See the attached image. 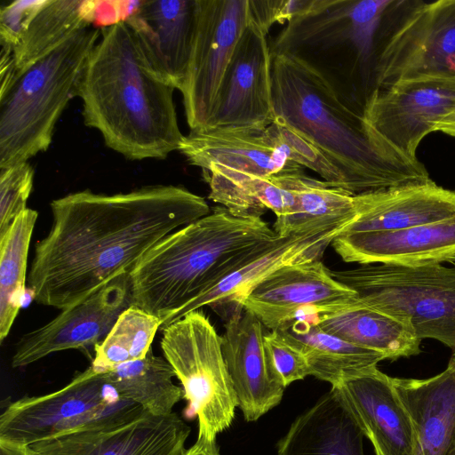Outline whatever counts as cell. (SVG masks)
<instances>
[{"mask_svg": "<svg viewBox=\"0 0 455 455\" xmlns=\"http://www.w3.org/2000/svg\"><path fill=\"white\" fill-rule=\"evenodd\" d=\"M52 227L28 274L36 303L65 310L124 274L166 235L208 215L182 186L150 185L112 195L90 189L50 203Z\"/></svg>", "mask_w": 455, "mask_h": 455, "instance_id": "obj_1", "label": "cell"}, {"mask_svg": "<svg viewBox=\"0 0 455 455\" xmlns=\"http://www.w3.org/2000/svg\"><path fill=\"white\" fill-rule=\"evenodd\" d=\"M271 53L275 116L331 163L341 189L359 195L431 180L419 159L410 160L371 138L362 113L347 104L318 65L291 52Z\"/></svg>", "mask_w": 455, "mask_h": 455, "instance_id": "obj_2", "label": "cell"}, {"mask_svg": "<svg viewBox=\"0 0 455 455\" xmlns=\"http://www.w3.org/2000/svg\"><path fill=\"white\" fill-rule=\"evenodd\" d=\"M174 90L150 66L126 22L102 28L79 83L84 123L129 160L164 159L184 137Z\"/></svg>", "mask_w": 455, "mask_h": 455, "instance_id": "obj_3", "label": "cell"}, {"mask_svg": "<svg viewBox=\"0 0 455 455\" xmlns=\"http://www.w3.org/2000/svg\"><path fill=\"white\" fill-rule=\"evenodd\" d=\"M259 216L223 206L158 242L129 273L132 305L163 323L280 239Z\"/></svg>", "mask_w": 455, "mask_h": 455, "instance_id": "obj_4", "label": "cell"}, {"mask_svg": "<svg viewBox=\"0 0 455 455\" xmlns=\"http://www.w3.org/2000/svg\"><path fill=\"white\" fill-rule=\"evenodd\" d=\"M101 28H86L18 74L0 96V169L28 162L50 147Z\"/></svg>", "mask_w": 455, "mask_h": 455, "instance_id": "obj_5", "label": "cell"}, {"mask_svg": "<svg viewBox=\"0 0 455 455\" xmlns=\"http://www.w3.org/2000/svg\"><path fill=\"white\" fill-rule=\"evenodd\" d=\"M363 304L407 323L418 338L455 352V265H362L331 270Z\"/></svg>", "mask_w": 455, "mask_h": 455, "instance_id": "obj_6", "label": "cell"}, {"mask_svg": "<svg viewBox=\"0 0 455 455\" xmlns=\"http://www.w3.org/2000/svg\"><path fill=\"white\" fill-rule=\"evenodd\" d=\"M146 413L140 405L122 398L103 373L90 366L57 391L10 403L0 416V439L28 446L125 424Z\"/></svg>", "mask_w": 455, "mask_h": 455, "instance_id": "obj_7", "label": "cell"}, {"mask_svg": "<svg viewBox=\"0 0 455 455\" xmlns=\"http://www.w3.org/2000/svg\"><path fill=\"white\" fill-rule=\"evenodd\" d=\"M160 345L198 419V435L216 440L230 427L237 407L223 353L222 339L201 310L163 327Z\"/></svg>", "mask_w": 455, "mask_h": 455, "instance_id": "obj_8", "label": "cell"}, {"mask_svg": "<svg viewBox=\"0 0 455 455\" xmlns=\"http://www.w3.org/2000/svg\"><path fill=\"white\" fill-rule=\"evenodd\" d=\"M178 150L202 171L220 165L266 177L312 170L320 162L318 150L277 116L266 127L190 131Z\"/></svg>", "mask_w": 455, "mask_h": 455, "instance_id": "obj_9", "label": "cell"}, {"mask_svg": "<svg viewBox=\"0 0 455 455\" xmlns=\"http://www.w3.org/2000/svg\"><path fill=\"white\" fill-rule=\"evenodd\" d=\"M251 19L250 0H196L192 50L180 90L191 131L207 126L232 55Z\"/></svg>", "mask_w": 455, "mask_h": 455, "instance_id": "obj_10", "label": "cell"}, {"mask_svg": "<svg viewBox=\"0 0 455 455\" xmlns=\"http://www.w3.org/2000/svg\"><path fill=\"white\" fill-rule=\"evenodd\" d=\"M374 75L377 89L405 79H455V0L416 2L387 37Z\"/></svg>", "mask_w": 455, "mask_h": 455, "instance_id": "obj_11", "label": "cell"}, {"mask_svg": "<svg viewBox=\"0 0 455 455\" xmlns=\"http://www.w3.org/2000/svg\"><path fill=\"white\" fill-rule=\"evenodd\" d=\"M455 108V79L400 80L370 94L362 111L366 132L377 143L410 160L435 125Z\"/></svg>", "mask_w": 455, "mask_h": 455, "instance_id": "obj_12", "label": "cell"}, {"mask_svg": "<svg viewBox=\"0 0 455 455\" xmlns=\"http://www.w3.org/2000/svg\"><path fill=\"white\" fill-rule=\"evenodd\" d=\"M395 0H311L270 44L271 52L299 56L309 51L352 50L360 64L373 56L375 39Z\"/></svg>", "mask_w": 455, "mask_h": 455, "instance_id": "obj_13", "label": "cell"}, {"mask_svg": "<svg viewBox=\"0 0 455 455\" xmlns=\"http://www.w3.org/2000/svg\"><path fill=\"white\" fill-rule=\"evenodd\" d=\"M358 300L355 291L336 280L322 260L283 266L260 280L243 301L269 331L292 320L348 307Z\"/></svg>", "mask_w": 455, "mask_h": 455, "instance_id": "obj_14", "label": "cell"}, {"mask_svg": "<svg viewBox=\"0 0 455 455\" xmlns=\"http://www.w3.org/2000/svg\"><path fill=\"white\" fill-rule=\"evenodd\" d=\"M132 305L129 273L116 278L84 301L61 312L41 327L23 334L12 356V367L22 368L63 350L91 351L109 333Z\"/></svg>", "mask_w": 455, "mask_h": 455, "instance_id": "obj_15", "label": "cell"}, {"mask_svg": "<svg viewBox=\"0 0 455 455\" xmlns=\"http://www.w3.org/2000/svg\"><path fill=\"white\" fill-rule=\"evenodd\" d=\"M267 35L251 15L232 55L205 128L266 127L274 122L272 53Z\"/></svg>", "mask_w": 455, "mask_h": 455, "instance_id": "obj_16", "label": "cell"}, {"mask_svg": "<svg viewBox=\"0 0 455 455\" xmlns=\"http://www.w3.org/2000/svg\"><path fill=\"white\" fill-rule=\"evenodd\" d=\"M190 427L175 412L70 433L28 445L31 455H183Z\"/></svg>", "mask_w": 455, "mask_h": 455, "instance_id": "obj_17", "label": "cell"}, {"mask_svg": "<svg viewBox=\"0 0 455 455\" xmlns=\"http://www.w3.org/2000/svg\"><path fill=\"white\" fill-rule=\"evenodd\" d=\"M331 389L376 455H414V428L391 377L374 366Z\"/></svg>", "mask_w": 455, "mask_h": 455, "instance_id": "obj_18", "label": "cell"}, {"mask_svg": "<svg viewBox=\"0 0 455 455\" xmlns=\"http://www.w3.org/2000/svg\"><path fill=\"white\" fill-rule=\"evenodd\" d=\"M349 225L321 232L281 236L266 251L184 305L163 323L161 329L204 306L224 315L227 321L234 315L241 314L243 299L260 280L283 266L320 260L334 238Z\"/></svg>", "mask_w": 455, "mask_h": 455, "instance_id": "obj_19", "label": "cell"}, {"mask_svg": "<svg viewBox=\"0 0 455 455\" xmlns=\"http://www.w3.org/2000/svg\"><path fill=\"white\" fill-rule=\"evenodd\" d=\"M264 325L243 310L225 323L222 353L237 407L246 421H256L282 400L284 387L274 376L264 347Z\"/></svg>", "mask_w": 455, "mask_h": 455, "instance_id": "obj_20", "label": "cell"}, {"mask_svg": "<svg viewBox=\"0 0 455 455\" xmlns=\"http://www.w3.org/2000/svg\"><path fill=\"white\" fill-rule=\"evenodd\" d=\"M331 245L347 263L413 267L447 262L455 254V216L401 230L343 232Z\"/></svg>", "mask_w": 455, "mask_h": 455, "instance_id": "obj_21", "label": "cell"}, {"mask_svg": "<svg viewBox=\"0 0 455 455\" xmlns=\"http://www.w3.org/2000/svg\"><path fill=\"white\" fill-rule=\"evenodd\" d=\"M196 20V0H144L126 20L150 66L179 91L190 59Z\"/></svg>", "mask_w": 455, "mask_h": 455, "instance_id": "obj_22", "label": "cell"}, {"mask_svg": "<svg viewBox=\"0 0 455 455\" xmlns=\"http://www.w3.org/2000/svg\"><path fill=\"white\" fill-rule=\"evenodd\" d=\"M355 220L344 232L394 231L455 216V191L432 180L354 196Z\"/></svg>", "mask_w": 455, "mask_h": 455, "instance_id": "obj_23", "label": "cell"}, {"mask_svg": "<svg viewBox=\"0 0 455 455\" xmlns=\"http://www.w3.org/2000/svg\"><path fill=\"white\" fill-rule=\"evenodd\" d=\"M391 379L414 428V455H455V369L425 379Z\"/></svg>", "mask_w": 455, "mask_h": 455, "instance_id": "obj_24", "label": "cell"}, {"mask_svg": "<svg viewBox=\"0 0 455 455\" xmlns=\"http://www.w3.org/2000/svg\"><path fill=\"white\" fill-rule=\"evenodd\" d=\"M363 437L331 388L295 419L276 455H365Z\"/></svg>", "mask_w": 455, "mask_h": 455, "instance_id": "obj_25", "label": "cell"}, {"mask_svg": "<svg viewBox=\"0 0 455 455\" xmlns=\"http://www.w3.org/2000/svg\"><path fill=\"white\" fill-rule=\"evenodd\" d=\"M315 315H301L278 330L304 354L311 376L333 387L387 359L378 351L323 331Z\"/></svg>", "mask_w": 455, "mask_h": 455, "instance_id": "obj_26", "label": "cell"}, {"mask_svg": "<svg viewBox=\"0 0 455 455\" xmlns=\"http://www.w3.org/2000/svg\"><path fill=\"white\" fill-rule=\"evenodd\" d=\"M315 319L323 331L378 351L387 359L408 357L420 352L421 340L407 323L359 299L346 307L315 314Z\"/></svg>", "mask_w": 455, "mask_h": 455, "instance_id": "obj_27", "label": "cell"}, {"mask_svg": "<svg viewBox=\"0 0 455 455\" xmlns=\"http://www.w3.org/2000/svg\"><path fill=\"white\" fill-rule=\"evenodd\" d=\"M290 172L266 177L210 165L203 176L210 187L209 198L232 213L261 217L270 210L278 219L289 215L295 204Z\"/></svg>", "mask_w": 455, "mask_h": 455, "instance_id": "obj_28", "label": "cell"}, {"mask_svg": "<svg viewBox=\"0 0 455 455\" xmlns=\"http://www.w3.org/2000/svg\"><path fill=\"white\" fill-rule=\"evenodd\" d=\"M289 182L295 204L289 215L275 220L273 229L278 235L321 232L355 220V195L307 176L304 171L290 172Z\"/></svg>", "mask_w": 455, "mask_h": 455, "instance_id": "obj_29", "label": "cell"}, {"mask_svg": "<svg viewBox=\"0 0 455 455\" xmlns=\"http://www.w3.org/2000/svg\"><path fill=\"white\" fill-rule=\"evenodd\" d=\"M92 26L93 0H47L12 50L16 76L68 37Z\"/></svg>", "mask_w": 455, "mask_h": 455, "instance_id": "obj_30", "label": "cell"}, {"mask_svg": "<svg viewBox=\"0 0 455 455\" xmlns=\"http://www.w3.org/2000/svg\"><path fill=\"white\" fill-rule=\"evenodd\" d=\"M103 373L108 382L124 399L140 405L148 414H171L183 397L182 387L175 385V372L164 357L152 348L141 359L119 364Z\"/></svg>", "mask_w": 455, "mask_h": 455, "instance_id": "obj_31", "label": "cell"}, {"mask_svg": "<svg viewBox=\"0 0 455 455\" xmlns=\"http://www.w3.org/2000/svg\"><path fill=\"white\" fill-rule=\"evenodd\" d=\"M38 212L27 208L0 235V341L9 335L21 307L28 255Z\"/></svg>", "mask_w": 455, "mask_h": 455, "instance_id": "obj_32", "label": "cell"}, {"mask_svg": "<svg viewBox=\"0 0 455 455\" xmlns=\"http://www.w3.org/2000/svg\"><path fill=\"white\" fill-rule=\"evenodd\" d=\"M161 326L160 318L131 305L120 315L107 337L95 347L91 367L100 373L145 357Z\"/></svg>", "mask_w": 455, "mask_h": 455, "instance_id": "obj_33", "label": "cell"}, {"mask_svg": "<svg viewBox=\"0 0 455 455\" xmlns=\"http://www.w3.org/2000/svg\"><path fill=\"white\" fill-rule=\"evenodd\" d=\"M34 175L28 162L0 169V235L28 208Z\"/></svg>", "mask_w": 455, "mask_h": 455, "instance_id": "obj_34", "label": "cell"}, {"mask_svg": "<svg viewBox=\"0 0 455 455\" xmlns=\"http://www.w3.org/2000/svg\"><path fill=\"white\" fill-rule=\"evenodd\" d=\"M264 347L274 376L284 387L310 375L304 354L278 331L265 333Z\"/></svg>", "mask_w": 455, "mask_h": 455, "instance_id": "obj_35", "label": "cell"}, {"mask_svg": "<svg viewBox=\"0 0 455 455\" xmlns=\"http://www.w3.org/2000/svg\"><path fill=\"white\" fill-rule=\"evenodd\" d=\"M47 0H16L0 10V44L12 51Z\"/></svg>", "mask_w": 455, "mask_h": 455, "instance_id": "obj_36", "label": "cell"}, {"mask_svg": "<svg viewBox=\"0 0 455 455\" xmlns=\"http://www.w3.org/2000/svg\"><path fill=\"white\" fill-rule=\"evenodd\" d=\"M311 0H250L253 20L269 32L275 23L289 22L309 5Z\"/></svg>", "mask_w": 455, "mask_h": 455, "instance_id": "obj_37", "label": "cell"}, {"mask_svg": "<svg viewBox=\"0 0 455 455\" xmlns=\"http://www.w3.org/2000/svg\"><path fill=\"white\" fill-rule=\"evenodd\" d=\"M142 2L93 0V27L102 28L126 22L138 11Z\"/></svg>", "mask_w": 455, "mask_h": 455, "instance_id": "obj_38", "label": "cell"}, {"mask_svg": "<svg viewBox=\"0 0 455 455\" xmlns=\"http://www.w3.org/2000/svg\"><path fill=\"white\" fill-rule=\"evenodd\" d=\"M183 455H220L216 440L197 436L196 443Z\"/></svg>", "mask_w": 455, "mask_h": 455, "instance_id": "obj_39", "label": "cell"}, {"mask_svg": "<svg viewBox=\"0 0 455 455\" xmlns=\"http://www.w3.org/2000/svg\"><path fill=\"white\" fill-rule=\"evenodd\" d=\"M0 455H31L28 446L1 440Z\"/></svg>", "mask_w": 455, "mask_h": 455, "instance_id": "obj_40", "label": "cell"}, {"mask_svg": "<svg viewBox=\"0 0 455 455\" xmlns=\"http://www.w3.org/2000/svg\"><path fill=\"white\" fill-rule=\"evenodd\" d=\"M436 131L455 137V108L435 125V132Z\"/></svg>", "mask_w": 455, "mask_h": 455, "instance_id": "obj_41", "label": "cell"}, {"mask_svg": "<svg viewBox=\"0 0 455 455\" xmlns=\"http://www.w3.org/2000/svg\"><path fill=\"white\" fill-rule=\"evenodd\" d=\"M448 365H450L455 369V352H453V354L449 361Z\"/></svg>", "mask_w": 455, "mask_h": 455, "instance_id": "obj_42", "label": "cell"}, {"mask_svg": "<svg viewBox=\"0 0 455 455\" xmlns=\"http://www.w3.org/2000/svg\"><path fill=\"white\" fill-rule=\"evenodd\" d=\"M447 262L451 263V265H455V254L451 256Z\"/></svg>", "mask_w": 455, "mask_h": 455, "instance_id": "obj_43", "label": "cell"}]
</instances>
